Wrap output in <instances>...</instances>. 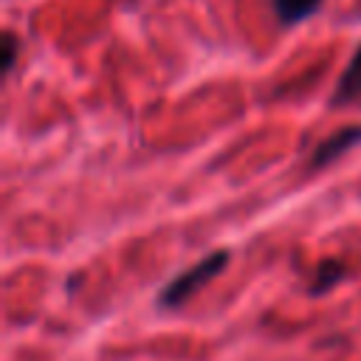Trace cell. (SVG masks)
Returning <instances> with one entry per match:
<instances>
[{
	"label": "cell",
	"mask_w": 361,
	"mask_h": 361,
	"mask_svg": "<svg viewBox=\"0 0 361 361\" xmlns=\"http://www.w3.org/2000/svg\"><path fill=\"white\" fill-rule=\"evenodd\" d=\"M228 265V251H212V254H206L203 259H197L192 268H186L183 274H178L164 290H161V296H158V302L164 305V307H180L186 299H192L209 279H214L223 268Z\"/></svg>",
	"instance_id": "obj_1"
},
{
	"label": "cell",
	"mask_w": 361,
	"mask_h": 361,
	"mask_svg": "<svg viewBox=\"0 0 361 361\" xmlns=\"http://www.w3.org/2000/svg\"><path fill=\"white\" fill-rule=\"evenodd\" d=\"M361 141V127H341L336 133H330L324 141L316 144L313 155H310V166H327L330 161H336L338 155H344L350 147H355Z\"/></svg>",
	"instance_id": "obj_2"
},
{
	"label": "cell",
	"mask_w": 361,
	"mask_h": 361,
	"mask_svg": "<svg viewBox=\"0 0 361 361\" xmlns=\"http://www.w3.org/2000/svg\"><path fill=\"white\" fill-rule=\"evenodd\" d=\"M358 93H361V45H358L355 56L350 59L347 71L341 73V79H338V87H336V96H333V102H336V104H347V102H353Z\"/></svg>",
	"instance_id": "obj_3"
},
{
	"label": "cell",
	"mask_w": 361,
	"mask_h": 361,
	"mask_svg": "<svg viewBox=\"0 0 361 361\" xmlns=\"http://www.w3.org/2000/svg\"><path fill=\"white\" fill-rule=\"evenodd\" d=\"M322 6V0H274V11L282 23L293 25V23H302L307 20L310 14H316Z\"/></svg>",
	"instance_id": "obj_4"
},
{
	"label": "cell",
	"mask_w": 361,
	"mask_h": 361,
	"mask_svg": "<svg viewBox=\"0 0 361 361\" xmlns=\"http://www.w3.org/2000/svg\"><path fill=\"white\" fill-rule=\"evenodd\" d=\"M344 274H347V268H344L341 259H322L319 268H316V276H313V293L330 290Z\"/></svg>",
	"instance_id": "obj_5"
},
{
	"label": "cell",
	"mask_w": 361,
	"mask_h": 361,
	"mask_svg": "<svg viewBox=\"0 0 361 361\" xmlns=\"http://www.w3.org/2000/svg\"><path fill=\"white\" fill-rule=\"evenodd\" d=\"M0 56H3V73H8L11 65H14V59H17V37L11 31L3 34V54Z\"/></svg>",
	"instance_id": "obj_6"
}]
</instances>
